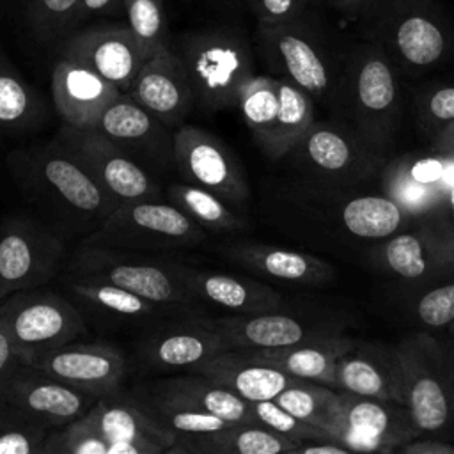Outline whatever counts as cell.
<instances>
[{
    "label": "cell",
    "instance_id": "cell-45",
    "mask_svg": "<svg viewBox=\"0 0 454 454\" xmlns=\"http://www.w3.org/2000/svg\"><path fill=\"white\" fill-rule=\"evenodd\" d=\"M50 429L0 401V454H39Z\"/></svg>",
    "mask_w": 454,
    "mask_h": 454
},
{
    "label": "cell",
    "instance_id": "cell-29",
    "mask_svg": "<svg viewBox=\"0 0 454 454\" xmlns=\"http://www.w3.org/2000/svg\"><path fill=\"white\" fill-rule=\"evenodd\" d=\"M64 294L78 307L83 317L92 319L103 328H124L149 325L172 312L158 303H153L135 293H129L114 284L60 273Z\"/></svg>",
    "mask_w": 454,
    "mask_h": 454
},
{
    "label": "cell",
    "instance_id": "cell-6",
    "mask_svg": "<svg viewBox=\"0 0 454 454\" xmlns=\"http://www.w3.org/2000/svg\"><path fill=\"white\" fill-rule=\"evenodd\" d=\"M179 266L181 261L163 254L80 241L64 273L114 284L172 312H200L181 278Z\"/></svg>",
    "mask_w": 454,
    "mask_h": 454
},
{
    "label": "cell",
    "instance_id": "cell-7",
    "mask_svg": "<svg viewBox=\"0 0 454 454\" xmlns=\"http://www.w3.org/2000/svg\"><path fill=\"white\" fill-rule=\"evenodd\" d=\"M404 371V404L422 434L454 436V344L436 332L411 330L397 342Z\"/></svg>",
    "mask_w": 454,
    "mask_h": 454
},
{
    "label": "cell",
    "instance_id": "cell-1",
    "mask_svg": "<svg viewBox=\"0 0 454 454\" xmlns=\"http://www.w3.org/2000/svg\"><path fill=\"white\" fill-rule=\"evenodd\" d=\"M268 209L277 223L312 243L362 245L364 252L411 222L378 188L326 186L293 176L273 184Z\"/></svg>",
    "mask_w": 454,
    "mask_h": 454
},
{
    "label": "cell",
    "instance_id": "cell-23",
    "mask_svg": "<svg viewBox=\"0 0 454 454\" xmlns=\"http://www.w3.org/2000/svg\"><path fill=\"white\" fill-rule=\"evenodd\" d=\"M452 181L454 161L429 149L388 158L376 183L410 220H419L438 206Z\"/></svg>",
    "mask_w": 454,
    "mask_h": 454
},
{
    "label": "cell",
    "instance_id": "cell-3",
    "mask_svg": "<svg viewBox=\"0 0 454 454\" xmlns=\"http://www.w3.org/2000/svg\"><path fill=\"white\" fill-rule=\"evenodd\" d=\"M255 41L262 60L275 76L287 78L335 112L349 43H344L310 9L286 23H257Z\"/></svg>",
    "mask_w": 454,
    "mask_h": 454
},
{
    "label": "cell",
    "instance_id": "cell-27",
    "mask_svg": "<svg viewBox=\"0 0 454 454\" xmlns=\"http://www.w3.org/2000/svg\"><path fill=\"white\" fill-rule=\"evenodd\" d=\"M41 372L98 397L121 388L126 355L110 342H67L34 364Z\"/></svg>",
    "mask_w": 454,
    "mask_h": 454
},
{
    "label": "cell",
    "instance_id": "cell-35",
    "mask_svg": "<svg viewBox=\"0 0 454 454\" xmlns=\"http://www.w3.org/2000/svg\"><path fill=\"white\" fill-rule=\"evenodd\" d=\"M165 197L207 232L236 236L250 229L245 213L202 186L186 181H172L165 186Z\"/></svg>",
    "mask_w": 454,
    "mask_h": 454
},
{
    "label": "cell",
    "instance_id": "cell-10",
    "mask_svg": "<svg viewBox=\"0 0 454 454\" xmlns=\"http://www.w3.org/2000/svg\"><path fill=\"white\" fill-rule=\"evenodd\" d=\"M0 332L21 364L34 365L50 351L87 333V319L66 296L46 286L0 300Z\"/></svg>",
    "mask_w": 454,
    "mask_h": 454
},
{
    "label": "cell",
    "instance_id": "cell-43",
    "mask_svg": "<svg viewBox=\"0 0 454 454\" xmlns=\"http://www.w3.org/2000/svg\"><path fill=\"white\" fill-rule=\"evenodd\" d=\"M124 14L145 59L168 44L163 0H124Z\"/></svg>",
    "mask_w": 454,
    "mask_h": 454
},
{
    "label": "cell",
    "instance_id": "cell-17",
    "mask_svg": "<svg viewBox=\"0 0 454 454\" xmlns=\"http://www.w3.org/2000/svg\"><path fill=\"white\" fill-rule=\"evenodd\" d=\"M87 168L115 204L142 199H165V188L98 129H78L62 124L55 135Z\"/></svg>",
    "mask_w": 454,
    "mask_h": 454
},
{
    "label": "cell",
    "instance_id": "cell-48",
    "mask_svg": "<svg viewBox=\"0 0 454 454\" xmlns=\"http://www.w3.org/2000/svg\"><path fill=\"white\" fill-rule=\"evenodd\" d=\"M257 23L275 25L293 21L310 9L316 0H247Z\"/></svg>",
    "mask_w": 454,
    "mask_h": 454
},
{
    "label": "cell",
    "instance_id": "cell-12",
    "mask_svg": "<svg viewBox=\"0 0 454 454\" xmlns=\"http://www.w3.org/2000/svg\"><path fill=\"white\" fill-rule=\"evenodd\" d=\"M225 349L229 346L211 316L177 312L145 325L135 342L133 356L137 367L149 374L195 372Z\"/></svg>",
    "mask_w": 454,
    "mask_h": 454
},
{
    "label": "cell",
    "instance_id": "cell-40",
    "mask_svg": "<svg viewBox=\"0 0 454 454\" xmlns=\"http://www.w3.org/2000/svg\"><path fill=\"white\" fill-rule=\"evenodd\" d=\"M241 117L261 151L266 149L278 114V80L271 74H254L238 98Z\"/></svg>",
    "mask_w": 454,
    "mask_h": 454
},
{
    "label": "cell",
    "instance_id": "cell-19",
    "mask_svg": "<svg viewBox=\"0 0 454 454\" xmlns=\"http://www.w3.org/2000/svg\"><path fill=\"white\" fill-rule=\"evenodd\" d=\"M92 129L110 138L160 183L161 177L176 172L174 131L170 133V128L138 105L129 94H119Z\"/></svg>",
    "mask_w": 454,
    "mask_h": 454
},
{
    "label": "cell",
    "instance_id": "cell-56",
    "mask_svg": "<svg viewBox=\"0 0 454 454\" xmlns=\"http://www.w3.org/2000/svg\"><path fill=\"white\" fill-rule=\"evenodd\" d=\"M445 332H447V337L450 339V342L454 344V325H450V326H449Z\"/></svg>",
    "mask_w": 454,
    "mask_h": 454
},
{
    "label": "cell",
    "instance_id": "cell-22",
    "mask_svg": "<svg viewBox=\"0 0 454 454\" xmlns=\"http://www.w3.org/2000/svg\"><path fill=\"white\" fill-rule=\"evenodd\" d=\"M0 401L18 408L46 429H57L85 415L98 395L18 364L0 385Z\"/></svg>",
    "mask_w": 454,
    "mask_h": 454
},
{
    "label": "cell",
    "instance_id": "cell-38",
    "mask_svg": "<svg viewBox=\"0 0 454 454\" xmlns=\"http://www.w3.org/2000/svg\"><path fill=\"white\" fill-rule=\"evenodd\" d=\"M404 312L415 330L445 332L454 325V270L406 289Z\"/></svg>",
    "mask_w": 454,
    "mask_h": 454
},
{
    "label": "cell",
    "instance_id": "cell-18",
    "mask_svg": "<svg viewBox=\"0 0 454 454\" xmlns=\"http://www.w3.org/2000/svg\"><path fill=\"white\" fill-rule=\"evenodd\" d=\"M419 434H422L420 427L404 403L340 390L337 440L351 452L395 454L401 445Z\"/></svg>",
    "mask_w": 454,
    "mask_h": 454
},
{
    "label": "cell",
    "instance_id": "cell-8",
    "mask_svg": "<svg viewBox=\"0 0 454 454\" xmlns=\"http://www.w3.org/2000/svg\"><path fill=\"white\" fill-rule=\"evenodd\" d=\"M291 176L326 186H369L388 158L378 154L351 126L332 117L314 121L282 158Z\"/></svg>",
    "mask_w": 454,
    "mask_h": 454
},
{
    "label": "cell",
    "instance_id": "cell-31",
    "mask_svg": "<svg viewBox=\"0 0 454 454\" xmlns=\"http://www.w3.org/2000/svg\"><path fill=\"white\" fill-rule=\"evenodd\" d=\"M355 337L335 333L330 337L312 339L291 346L278 348H250L241 349L248 358L277 367L291 376L325 383L335 388V364L353 344Z\"/></svg>",
    "mask_w": 454,
    "mask_h": 454
},
{
    "label": "cell",
    "instance_id": "cell-24",
    "mask_svg": "<svg viewBox=\"0 0 454 454\" xmlns=\"http://www.w3.org/2000/svg\"><path fill=\"white\" fill-rule=\"evenodd\" d=\"M60 57L96 71L128 92L145 57L128 25H92L71 32L60 44Z\"/></svg>",
    "mask_w": 454,
    "mask_h": 454
},
{
    "label": "cell",
    "instance_id": "cell-5",
    "mask_svg": "<svg viewBox=\"0 0 454 454\" xmlns=\"http://www.w3.org/2000/svg\"><path fill=\"white\" fill-rule=\"evenodd\" d=\"M403 73L372 41L349 43L344 78L332 117L351 126L378 154L390 158L403 115Z\"/></svg>",
    "mask_w": 454,
    "mask_h": 454
},
{
    "label": "cell",
    "instance_id": "cell-30",
    "mask_svg": "<svg viewBox=\"0 0 454 454\" xmlns=\"http://www.w3.org/2000/svg\"><path fill=\"white\" fill-rule=\"evenodd\" d=\"M51 99L62 124L92 129L119 94L114 83L87 66L60 57L51 69Z\"/></svg>",
    "mask_w": 454,
    "mask_h": 454
},
{
    "label": "cell",
    "instance_id": "cell-28",
    "mask_svg": "<svg viewBox=\"0 0 454 454\" xmlns=\"http://www.w3.org/2000/svg\"><path fill=\"white\" fill-rule=\"evenodd\" d=\"M335 388L356 395L404 403V371L397 344L356 339L337 358Z\"/></svg>",
    "mask_w": 454,
    "mask_h": 454
},
{
    "label": "cell",
    "instance_id": "cell-4",
    "mask_svg": "<svg viewBox=\"0 0 454 454\" xmlns=\"http://www.w3.org/2000/svg\"><path fill=\"white\" fill-rule=\"evenodd\" d=\"M355 27L403 76H422L454 59V23L440 0H371Z\"/></svg>",
    "mask_w": 454,
    "mask_h": 454
},
{
    "label": "cell",
    "instance_id": "cell-47",
    "mask_svg": "<svg viewBox=\"0 0 454 454\" xmlns=\"http://www.w3.org/2000/svg\"><path fill=\"white\" fill-rule=\"evenodd\" d=\"M252 413L257 420V424L287 436L294 442H309V440H335L328 431L312 426L296 415L284 410L275 399L268 401H254L250 403Z\"/></svg>",
    "mask_w": 454,
    "mask_h": 454
},
{
    "label": "cell",
    "instance_id": "cell-49",
    "mask_svg": "<svg viewBox=\"0 0 454 454\" xmlns=\"http://www.w3.org/2000/svg\"><path fill=\"white\" fill-rule=\"evenodd\" d=\"M395 454H454V442L431 434H419L397 449Z\"/></svg>",
    "mask_w": 454,
    "mask_h": 454
},
{
    "label": "cell",
    "instance_id": "cell-9",
    "mask_svg": "<svg viewBox=\"0 0 454 454\" xmlns=\"http://www.w3.org/2000/svg\"><path fill=\"white\" fill-rule=\"evenodd\" d=\"M174 50L186 67L199 108L218 112L238 106L243 85L255 74L252 50L243 34L231 28L186 32Z\"/></svg>",
    "mask_w": 454,
    "mask_h": 454
},
{
    "label": "cell",
    "instance_id": "cell-20",
    "mask_svg": "<svg viewBox=\"0 0 454 454\" xmlns=\"http://www.w3.org/2000/svg\"><path fill=\"white\" fill-rule=\"evenodd\" d=\"M213 250L227 262L264 282L314 289L330 286L337 277L335 266L314 254L257 239L229 236L216 241Z\"/></svg>",
    "mask_w": 454,
    "mask_h": 454
},
{
    "label": "cell",
    "instance_id": "cell-32",
    "mask_svg": "<svg viewBox=\"0 0 454 454\" xmlns=\"http://www.w3.org/2000/svg\"><path fill=\"white\" fill-rule=\"evenodd\" d=\"M138 388L147 394L215 415L227 422L257 424L248 401L241 399L239 395L204 374L186 372L181 376L158 378L142 383Z\"/></svg>",
    "mask_w": 454,
    "mask_h": 454
},
{
    "label": "cell",
    "instance_id": "cell-14",
    "mask_svg": "<svg viewBox=\"0 0 454 454\" xmlns=\"http://www.w3.org/2000/svg\"><path fill=\"white\" fill-rule=\"evenodd\" d=\"M364 255L372 270L410 289L454 270V232L433 220H411Z\"/></svg>",
    "mask_w": 454,
    "mask_h": 454
},
{
    "label": "cell",
    "instance_id": "cell-34",
    "mask_svg": "<svg viewBox=\"0 0 454 454\" xmlns=\"http://www.w3.org/2000/svg\"><path fill=\"white\" fill-rule=\"evenodd\" d=\"M298 443L261 424L232 422L209 434L177 440L168 454H293Z\"/></svg>",
    "mask_w": 454,
    "mask_h": 454
},
{
    "label": "cell",
    "instance_id": "cell-15",
    "mask_svg": "<svg viewBox=\"0 0 454 454\" xmlns=\"http://www.w3.org/2000/svg\"><path fill=\"white\" fill-rule=\"evenodd\" d=\"M174 160L183 181L202 186L247 213L250 186L243 167L216 135L195 124H181L174 129Z\"/></svg>",
    "mask_w": 454,
    "mask_h": 454
},
{
    "label": "cell",
    "instance_id": "cell-42",
    "mask_svg": "<svg viewBox=\"0 0 454 454\" xmlns=\"http://www.w3.org/2000/svg\"><path fill=\"white\" fill-rule=\"evenodd\" d=\"M39 454H108V443L87 411L69 424L48 431Z\"/></svg>",
    "mask_w": 454,
    "mask_h": 454
},
{
    "label": "cell",
    "instance_id": "cell-13",
    "mask_svg": "<svg viewBox=\"0 0 454 454\" xmlns=\"http://www.w3.org/2000/svg\"><path fill=\"white\" fill-rule=\"evenodd\" d=\"M67 259L64 238L50 223L25 215L5 216L0 222V300L50 284Z\"/></svg>",
    "mask_w": 454,
    "mask_h": 454
},
{
    "label": "cell",
    "instance_id": "cell-11",
    "mask_svg": "<svg viewBox=\"0 0 454 454\" xmlns=\"http://www.w3.org/2000/svg\"><path fill=\"white\" fill-rule=\"evenodd\" d=\"M209 232L165 199H142L117 204L83 243L165 254L204 245Z\"/></svg>",
    "mask_w": 454,
    "mask_h": 454
},
{
    "label": "cell",
    "instance_id": "cell-2",
    "mask_svg": "<svg viewBox=\"0 0 454 454\" xmlns=\"http://www.w3.org/2000/svg\"><path fill=\"white\" fill-rule=\"evenodd\" d=\"M5 167L25 199L48 215L60 234L80 236V241L117 206L57 137L14 147Z\"/></svg>",
    "mask_w": 454,
    "mask_h": 454
},
{
    "label": "cell",
    "instance_id": "cell-39",
    "mask_svg": "<svg viewBox=\"0 0 454 454\" xmlns=\"http://www.w3.org/2000/svg\"><path fill=\"white\" fill-rule=\"evenodd\" d=\"M275 401L289 413L328 431L337 440L340 420V390L325 383L300 380L284 388Z\"/></svg>",
    "mask_w": 454,
    "mask_h": 454
},
{
    "label": "cell",
    "instance_id": "cell-46",
    "mask_svg": "<svg viewBox=\"0 0 454 454\" xmlns=\"http://www.w3.org/2000/svg\"><path fill=\"white\" fill-rule=\"evenodd\" d=\"M80 0H28L25 16L41 41H55L74 28Z\"/></svg>",
    "mask_w": 454,
    "mask_h": 454
},
{
    "label": "cell",
    "instance_id": "cell-51",
    "mask_svg": "<svg viewBox=\"0 0 454 454\" xmlns=\"http://www.w3.org/2000/svg\"><path fill=\"white\" fill-rule=\"evenodd\" d=\"M424 218L433 220V222L440 223L442 227L454 232V181L447 188V192H445L443 199L438 202V206ZM419 220H422V218H419Z\"/></svg>",
    "mask_w": 454,
    "mask_h": 454
},
{
    "label": "cell",
    "instance_id": "cell-21",
    "mask_svg": "<svg viewBox=\"0 0 454 454\" xmlns=\"http://www.w3.org/2000/svg\"><path fill=\"white\" fill-rule=\"evenodd\" d=\"M108 443V454H168L176 443L135 390L117 388L89 410Z\"/></svg>",
    "mask_w": 454,
    "mask_h": 454
},
{
    "label": "cell",
    "instance_id": "cell-16",
    "mask_svg": "<svg viewBox=\"0 0 454 454\" xmlns=\"http://www.w3.org/2000/svg\"><path fill=\"white\" fill-rule=\"evenodd\" d=\"M211 321L223 335L229 349L291 346L342 333L349 323L342 314L289 310L286 305L243 316H211Z\"/></svg>",
    "mask_w": 454,
    "mask_h": 454
},
{
    "label": "cell",
    "instance_id": "cell-41",
    "mask_svg": "<svg viewBox=\"0 0 454 454\" xmlns=\"http://www.w3.org/2000/svg\"><path fill=\"white\" fill-rule=\"evenodd\" d=\"M135 392L144 399L145 406L156 417V420L160 424H163L170 433H174L176 442L183 440V438L209 434V433L220 431V429L227 427L229 424H232V422H227V420L218 419L215 415H209V413L193 410L190 406H184L181 403L147 394L140 388H137Z\"/></svg>",
    "mask_w": 454,
    "mask_h": 454
},
{
    "label": "cell",
    "instance_id": "cell-33",
    "mask_svg": "<svg viewBox=\"0 0 454 454\" xmlns=\"http://www.w3.org/2000/svg\"><path fill=\"white\" fill-rule=\"evenodd\" d=\"M195 372L215 380L248 403L275 399L284 388L301 380L277 367L255 362L241 349H225Z\"/></svg>",
    "mask_w": 454,
    "mask_h": 454
},
{
    "label": "cell",
    "instance_id": "cell-54",
    "mask_svg": "<svg viewBox=\"0 0 454 454\" xmlns=\"http://www.w3.org/2000/svg\"><path fill=\"white\" fill-rule=\"evenodd\" d=\"M431 151L454 161V122L443 128L434 138H431Z\"/></svg>",
    "mask_w": 454,
    "mask_h": 454
},
{
    "label": "cell",
    "instance_id": "cell-25",
    "mask_svg": "<svg viewBox=\"0 0 454 454\" xmlns=\"http://www.w3.org/2000/svg\"><path fill=\"white\" fill-rule=\"evenodd\" d=\"M181 278L200 312L243 316L284 307V296L268 282L252 275L225 273L181 262Z\"/></svg>",
    "mask_w": 454,
    "mask_h": 454
},
{
    "label": "cell",
    "instance_id": "cell-26",
    "mask_svg": "<svg viewBox=\"0 0 454 454\" xmlns=\"http://www.w3.org/2000/svg\"><path fill=\"white\" fill-rule=\"evenodd\" d=\"M126 94L170 129L184 124L195 106L186 67L170 43L144 60Z\"/></svg>",
    "mask_w": 454,
    "mask_h": 454
},
{
    "label": "cell",
    "instance_id": "cell-52",
    "mask_svg": "<svg viewBox=\"0 0 454 454\" xmlns=\"http://www.w3.org/2000/svg\"><path fill=\"white\" fill-rule=\"evenodd\" d=\"M293 454H351V450L337 440H309L298 443Z\"/></svg>",
    "mask_w": 454,
    "mask_h": 454
},
{
    "label": "cell",
    "instance_id": "cell-53",
    "mask_svg": "<svg viewBox=\"0 0 454 454\" xmlns=\"http://www.w3.org/2000/svg\"><path fill=\"white\" fill-rule=\"evenodd\" d=\"M371 0H326V4L344 20L355 23L362 11L367 7Z\"/></svg>",
    "mask_w": 454,
    "mask_h": 454
},
{
    "label": "cell",
    "instance_id": "cell-50",
    "mask_svg": "<svg viewBox=\"0 0 454 454\" xmlns=\"http://www.w3.org/2000/svg\"><path fill=\"white\" fill-rule=\"evenodd\" d=\"M122 11H124V0H80L74 14V27L82 21H87L89 18L119 14Z\"/></svg>",
    "mask_w": 454,
    "mask_h": 454
},
{
    "label": "cell",
    "instance_id": "cell-44",
    "mask_svg": "<svg viewBox=\"0 0 454 454\" xmlns=\"http://www.w3.org/2000/svg\"><path fill=\"white\" fill-rule=\"evenodd\" d=\"M419 129L431 140L454 122V80L419 87L413 96Z\"/></svg>",
    "mask_w": 454,
    "mask_h": 454
},
{
    "label": "cell",
    "instance_id": "cell-36",
    "mask_svg": "<svg viewBox=\"0 0 454 454\" xmlns=\"http://www.w3.org/2000/svg\"><path fill=\"white\" fill-rule=\"evenodd\" d=\"M43 119V101L0 50V138L21 137Z\"/></svg>",
    "mask_w": 454,
    "mask_h": 454
},
{
    "label": "cell",
    "instance_id": "cell-55",
    "mask_svg": "<svg viewBox=\"0 0 454 454\" xmlns=\"http://www.w3.org/2000/svg\"><path fill=\"white\" fill-rule=\"evenodd\" d=\"M21 364V360L18 358V355L14 353L12 346L9 344L7 337L0 332V385L2 381L9 376V372L18 365Z\"/></svg>",
    "mask_w": 454,
    "mask_h": 454
},
{
    "label": "cell",
    "instance_id": "cell-37",
    "mask_svg": "<svg viewBox=\"0 0 454 454\" xmlns=\"http://www.w3.org/2000/svg\"><path fill=\"white\" fill-rule=\"evenodd\" d=\"M277 80L278 114L270 142L262 151L273 161H280L316 121V101L312 96L287 78L277 76Z\"/></svg>",
    "mask_w": 454,
    "mask_h": 454
}]
</instances>
